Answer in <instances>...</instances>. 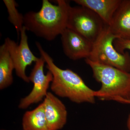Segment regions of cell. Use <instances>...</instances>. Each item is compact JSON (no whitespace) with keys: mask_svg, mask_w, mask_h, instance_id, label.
Returning a JSON list of instances; mask_svg holds the SVG:
<instances>
[{"mask_svg":"<svg viewBox=\"0 0 130 130\" xmlns=\"http://www.w3.org/2000/svg\"><path fill=\"white\" fill-rule=\"evenodd\" d=\"M54 5L48 0H43L38 12L30 11L24 15V26L37 36L48 41L54 40L67 28L71 6L69 2L57 0Z\"/></svg>","mask_w":130,"mask_h":130,"instance_id":"6da1fadb","label":"cell"},{"mask_svg":"<svg viewBox=\"0 0 130 130\" xmlns=\"http://www.w3.org/2000/svg\"><path fill=\"white\" fill-rule=\"evenodd\" d=\"M36 45L45 59L46 67L53 74L51 89L55 94L75 103H95V91L87 86L80 76L70 69L63 70L58 67L40 43L36 42Z\"/></svg>","mask_w":130,"mask_h":130,"instance_id":"7a4b0ae2","label":"cell"},{"mask_svg":"<svg viewBox=\"0 0 130 130\" xmlns=\"http://www.w3.org/2000/svg\"><path fill=\"white\" fill-rule=\"evenodd\" d=\"M85 60L92 70L95 79L101 84V88L95 91L96 98L125 104L130 101V73L88 59Z\"/></svg>","mask_w":130,"mask_h":130,"instance_id":"3957f363","label":"cell"},{"mask_svg":"<svg viewBox=\"0 0 130 130\" xmlns=\"http://www.w3.org/2000/svg\"><path fill=\"white\" fill-rule=\"evenodd\" d=\"M118 37L107 25L100 36L93 43V48L88 58L93 62L111 66L130 73V53L128 51L119 53L113 45Z\"/></svg>","mask_w":130,"mask_h":130,"instance_id":"277c9868","label":"cell"},{"mask_svg":"<svg viewBox=\"0 0 130 130\" xmlns=\"http://www.w3.org/2000/svg\"><path fill=\"white\" fill-rule=\"evenodd\" d=\"M107 25L95 13L81 6L70 7L67 28L94 43Z\"/></svg>","mask_w":130,"mask_h":130,"instance_id":"5b68a950","label":"cell"},{"mask_svg":"<svg viewBox=\"0 0 130 130\" xmlns=\"http://www.w3.org/2000/svg\"><path fill=\"white\" fill-rule=\"evenodd\" d=\"M26 29L24 26L20 32V41L18 44L9 38L5 39V43L14 64V70L18 77L26 83L30 82L29 77L26 73V69L39 58L35 56L30 49Z\"/></svg>","mask_w":130,"mask_h":130,"instance_id":"8992f818","label":"cell"},{"mask_svg":"<svg viewBox=\"0 0 130 130\" xmlns=\"http://www.w3.org/2000/svg\"><path fill=\"white\" fill-rule=\"evenodd\" d=\"M43 57L41 56L33 68L29 76L30 82L33 84V88L28 95L21 99L19 105L20 109H25L32 104L41 101L48 93L50 85L53 80V75L49 71L44 73V63Z\"/></svg>","mask_w":130,"mask_h":130,"instance_id":"52a82bcc","label":"cell"},{"mask_svg":"<svg viewBox=\"0 0 130 130\" xmlns=\"http://www.w3.org/2000/svg\"><path fill=\"white\" fill-rule=\"evenodd\" d=\"M60 35L63 51L66 56L74 60L89 58L93 48V43L68 28Z\"/></svg>","mask_w":130,"mask_h":130,"instance_id":"ba28073f","label":"cell"},{"mask_svg":"<svg viewBox=\"0 0 130 130\" xmlns=\"http://www.w3.org/2000/svg\"><path fill=\"white\" fill-rule=\"evenodd\" d=\"M48 126L50 130H59L66 124L67 111L66 106L58 98L48 92L43 102Z\"/></svg>","mask_w":130,"mask_h":130,"instance_id":"9c48e42d","label":"cell"},{"mask_svg":"<svg viewBox=\"0 0 130 130\" xmlns=\"http://www.w3.org/2000/svg\"><path fill=\"white\" fill-rule=\"evenodd\" d=\"M109 27L118 38L130 40V0H122Z\"/></svg>","mask_w":130,"mask_h":130,"instance_id":"30bf717a","label":"cell"},{"mask_svg":"<svg viewBox=\"0 0 130 130\" xmlns=\"http://www.w3.org/2000/svg\"><path fill=\"white\" fill-rule=\"evenodd\" d=\"M73 1L93 11L109 26L122 0H74Z\"/></svg>","mask_w":130,"mask_h":130,"instance_id":"8fae6325","label":"cell"},{"mask_svg":"<svg viewBox=\"0 0 130 130\" xmlns=\"http://www.w3.org/2000/svg\"><path fill=\"white\" fill-rule=\"evenodd\" d=\"M22 124L23 130H50L47 124L43 103L33 110L25 112Z\"/></svg>","mask_w":130,"mask_h":130,"instance_id":"7c38bea8","label":"cell"},{"mask_svg":"<svg viewBox=\"0 0 130 130\" xmlns=\"http://www.w3.org/2000/svg\"><path fill=\"white\" fill-rule=\"evenodd\" d=\"M14 64L5 43L0 47V89L11 86L13 83Z\"/></svg>","mask_w":130,"mask_h":130,"instance_id":"4fadbf2b","label":"cell"},{"mask_svg":"<svg viewBox=\"0 0 130 130\" xmlns=\"http://www.w3.org/2000/svg\"><path fill=\"white\" fill-rule=\"evenodd\" d=\"M7 9L8 20L16 28L18 36L24 27V16L20 13L17 9V4L14 0H3Z\"/></svg>","mask_w":130,"mask_h":130,"instance_id":"5bb4252c","label":"cell"},{"mask_svg":"<svg viewBox=\"0 0 130 130\" xmlns=\"http://www.w3.org/2000/svg\"><path fill=\"white\" fill-rule=\"evenodd\" d=\"M113 43L116 50L120 53H124L126 50L130 51V40L116 38L114 41Z\"/></svg>","mask_w":130,"mask_h":130,"instance_id":"9a60e30c","label":"cell"},{"mask_svg":"<svg viewBox=\"0 0 130 130\" xmlns=\"http://www.w3.org/2000/svg\"><path fill=\"white\" fill-rule=\"evenodd\" d=\"M127 127L128 129V130H130V121L128 119L127 121Z\"/></svg>","mask_w":130,"mask_h":130,"instance_id":"2e32d148","label":"cell"},{"mask_svg":"<svg viewBox=\"0 0 130 130\" xmlns=\"http://www.w3.org/2000/svg\"><path fill=\"white\" fill-rule=\"evenodd\" d=\"M126 104H130V101L127 102V103H126Z\"/></svg>","mask_w":130,"mask_h":130,"instance_id":"e0dca14e","label":"cell"},{"mask_svg":"<svg viewBox=\"0 0 130 130\" xmlns=\"http://www.w3.org/2000/svg\"><path fill=\"white\" fill-rule=\"evenodd\" d=\"M128 120H129L130 121V114L129 115V117H128Z\"/></svg>","mask_w":130,"mask_h":130,"instance_id":"ac0fdd59","label":"cell"},{"mask_svg":"<svg viewBox=\"0 0 130 130\" xmlns=\"http://www.w3.org/2000/svg\"></svg>","mask_w":130,"mask_h":130,"instance_id":"d6986e66","label":"cell"}]
</instances>
